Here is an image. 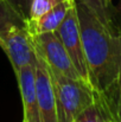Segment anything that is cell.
Returning <instances> with one entry per match:
<instances>
[{"label": "cell", "instance_id": "1", "mask_svg": "<svg viewBox=\"0 0 121 122\" xmlns=\"http://www.w3.org/2000/svg\"><path fill=\"white\" fill-rule=\"evenodd\" d=\"M76 7L90 85L112 108L121 80V35L83 4L76 1Z\"/></svg>", "mask_w": 121, "mask_h": 122}, {"label": "cell", "instance_id": "2", "mask_svg": "<svg viewBox=\"0 0 121 122\" xmlns=\"http://www.w3.org/2000/svg\"><path fill=\"white\" fill-rule=\"evenodd\" d=\"M26 21L27 19L16 12L7 2L0 0V47L8 57L14 72L35 61Z\"/></svg>", "mask_w": 121, "mask_h": 122}, {"label": "cell", "instance_id": "3", "mask_svg": "<svg viewBox=\"0 0 121 122\" xmlns=\"http://www.w3.org/2000/svg\"><path fill=\"white\" fill-rule=\"evenodd\" d=\"M50 74L56 96L58 122H74L96 100L97 95L91 85L82 80L70 78L53 69H50Z\"/></svg>", "mask_w": 121, "mask_h": 122}, {"label": "cell", "instance_id": "4", "mask_svg": "<svg viewBox=\"0 0 121 122\" xmlns=\"http://www.w3.org/2000/svg\"><path fill=\"white\" fill-rule=\"evenodd\" d=\"M30 37L33 49L44 58L50 69H53L70 78L82 80L56 32H47L37 36L30 35Z\"/></svg>", "mask_w": 121, "mask_h": 122}, {"label": "cell", "instance_id": "5", "mask_svg": "<svg viewBox=\"0 0 121 122\" xmlns=\"http://www.w3.org/2000/svg\"><path fill=\"white\" fill-rule=\"evenodd\" d=\"M56 33L58 35L59 39L62 41L67 52L69 53L74 66L76 68L77 72L80 74L81 78L85 83L90 85L89 82V72L83 49V41L81 37L80 23L77 15V7L76 5L69 11L63 23L57 29Z\"/></svg>", "mask_w": 121, "mask_h": 122}, {"label": "cell", "instance_id": "6", "mask_svg": "<svg viewBox=\"0 0 121 122\" xmlns=\"http://www.w3.org/2000/svg\"><path fill=\"white\" fill-rule=\"evenodd\" d=\"M35 51V82H36V94L39 107L40 121L42 122H58L57 103L53 90V84L51 80L50 69L44 61V58Z\"/></svg>", "mask_w": 121, "mask_h": 122}, {"label": "cell", "instance_id": "7", "mask_svg": "<svg viewBox=\"0 0 121 122\" xmlns=\"http://www.w3.org/2000/svg\"><path fill=\"white\" fill-rule=\"evenodd\" d=\"M14 74H16L20 95H21V102H23V109H24L23 122H42L37 94H36L33 63L20 68Z\"/></svg>", "mask_w": 121, "mask_h": 122}, {"label": "cell", "instance_id": "8", "mask_svg": "<svg viewBox=\"0 0 121 122\" xmlns=\"http://www.w3.org/2000/svg\"><path fill=\"white\" fill-rule=\"evenodd\" d=\"M76 5V0H64L45 14H43L40 18L36 20H29L27 24V31L31 36L43 35L47 32H56L59 25L65 19L69 11Z\"/></svg>", "mask_w": 121, "mask_h": 122}, {"label": "cell", "instance_id": "9", "mask_svg": "<svg viewBox=\"0 0 121 122\" xmlns=\"http://www.w3.org/2000/svg\"><path fill=\"white\" fill-rule=\"evenodd\" d=\"M112 120H114V116L109 104L103 98L96 97V100L88 106L74 122H109Z\"/></svg>", "mask_w": 121, "mask_h": 122}, {"label": "cell", "instance_id": "10", "mask_svg": "<svg viewBox=\"0 0 121 122\" xmlns=\"http://www.w3.org/2000/svg\"><path fill=\"white\" fill-rule=\"evenodd\" d=\"M76 1L83 4L90 11H93L103 24H106L109 27H113L112 19H110L109 13H108V7L105 5L103 0H76Z\"/></svg>", "mask_w": 121, "mask_h": 122}, {"label": "cell", "instance_id": "11", "mask_svg": "<svg viewBox=\"0 0 121 122\" xmlns=\"http://www.w3.org/2000/svg\"><path fill=\"white\" fill-rule=\"evenodd\" d=\"M64 0H32L30 7V15L29 20H36L40 18L43 14L63 2Z\"/></svg>", "mask_w": 121, "mask_h": 122}, {"label": "cell", "instance_id": "12", "mask_svg": "<svg viewBox=\"0 0 121 122\" xmlns=\"http://www.w3.org/2000/svg\"><path fill=\"white\" fill-rule=\"evenodd\" d=\"M4 1L7 2L21 17H24L25 19H29L30 7H31V1L32 0H4Z\"/></svg>", "mask_w": 121, "mask_h": 122}, {"label": "cell", "instance_id": "13", "mask_svg": "<svg viewBox=\"0 0 121 122\" xmlns=\"http://www.w3.org/2000/svg\"><path fill=\"white\" fill-rule=\"evenodd\" d=\"M113 116H114V121L121 122V80L120 83L118 85V89L115 91L114 98H113Z\"/></svg>", "mask_w": 121, "mask_h": 122}, {"label": "cell", "instance_id": "14", "mask_svg": "<svg viewBox=\"0 0 121 122\" xmlns=\"http://www.w3.org/2000/svg\"><path fill=\"white\" fill-rule=\"evenodd\" d=\"M105 1V5L107 6V7H109V5H110V0H103Z\"/></svg>", "mask_w": 121, "mask_h": 122}, {"label": "cell", "instance_id": "15", "mask_svg": "<svg viewBox=\"0 0 121 122\" xmlns=\"http://www.w3.org/2000/svg\"><path fill=\"white\" fill-rule=\"evenodd\" d=\"M109 122H116V121H114V120H112V121H109Z\"/></svg>", "mask_w": 121, "mask_h": 122}]
</instances>
